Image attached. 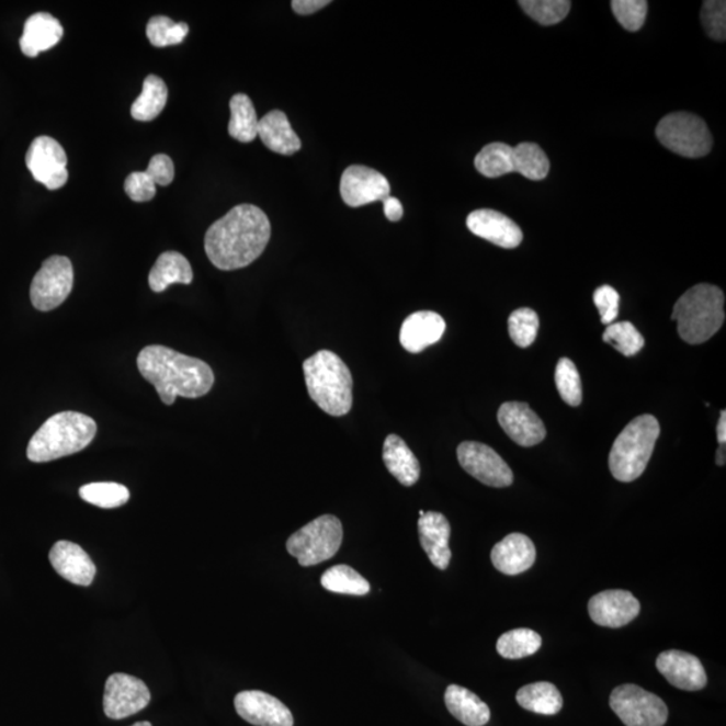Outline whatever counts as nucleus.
<instances>
[{"instance_id":"obj_5","label":"nucleus","mask_w":726,"mask_h":726,"mask_svg":"<svg viewBox=\"0 0 726 726\" xmlns=\"http://www.w3.org/2000/svg\"><path fill=\"white\" fill-rule=\"evenodd\" d=\"M725 295L712 284H697L684 293L672 308L678 334L689 344H700L716 336L725 321Z\"/></svg>"},{"instance_id":"obj_2","label":"nucleus","mask_w":726,"mask_h":726,"mask_svg":"<svg viewBox=\"0 0 726 726\" xmlns=\"http://www.w3.org/2000/svg\"><path fill=\"white\" fill-rule=\"evenodd\" d=\"M138 368L166 406H172L177 397H204L214 385V373L206 362L160 344L140 351Z\"/></svg>"},{"instance_id":"obj_13","label":"nucleus","mask_w":726,"mask_h":726,"mask_svg":"<svg viewBox=\"0 0 726 726\" xmlns=\"http://www.w3.org/2000/svg\"><path fill=\"white\" fill-rule=\"evenodd\" d=\"M151 693L139 678L116 672L105 683L104 712L106 717L123 719L145 710Z\"/></svg>"},{"instance_id":"obj_41","label":"nucleus","mask_w":726,"mask_h":726,"mask_svg":"<svg viewBox=\"0 0 726 726\" xmlns=\"http://www.w3.org/2000/svg\"><path fill=\"white\" fill-rule=\"evenodd\" d=\"M555 378L557 390L563 400L570 407H579L582 401V386L575 363L569 359L559 360Z\"/></svg>"},{"instance_id":"obj_3","label":"nucleus","mask_w":726,"mask_h":726,"mask_svg":"<svg viewBox=\"0 0 726 726\" xmlns=\"http://www.w3.org/2000/svg\"><path fill=\"white\" fill-rule=\"evenodd\" d=\"M311 400L327 415L341 418L353 407V376L341 356L319 350L303 363Z\"/></svg>"},{"instance_id":"obj_9","label":"nucleus","mask_w":726,"mask_h":726,"mask_svg":"<svg viewBox=\"0 0 726 726\" xmlns=\"http://www.w3.org/2000/svg\"><path fill=\"white\" fill-rule=\"evenodd\" d=\"M610 706L626 726H663L669 717L665 702L636 684L615 688Z\"/></svg>"},{"instance_id":"obj_22","label":"nucleus","mask_w":726,"mask_h":726,"mask_svg":"<svg viewBox=\"0 0 726 726\" xmlns=\"http://www.w3.org/2000/svg\"><path fill=\"white\" fill-rule=\"evenodd\" d=\"M420 544L427 553L428 558L434 567L445 570L451 561L450 537L451 525L442 513L428 511L420 517L419 523Z\"/></svg>"},{"instance_id":"obj_7","label":"nucleus","mask_w":726,"mask_h":726,"mask_svg":"<svg viewBox=\"0 0 726 726\" xmlns=\"http://www.w3.org/2000/svg\"><path fill=\"white\" fill-rule=\"evenodd\" d=\"M342 541V522L336 515L326 514L291 535L287 551L302 567H314L334 557Z\"/></svg>"},{"instance_id":"obj_34","label":"nucleus","mask_w":726,"mask_h":726,"mask_svg":"<svg viewBox=\"0 0 726 726\" xmlns=\"http://www.w3.org/2000/svg\"><path fill=\"white\" fill-rule=\"evenodd\" d=\"M320 582L327 591L334 593L363 597V594L371 591V585H368L365 577L356 572L355 569L348 567V565H336V567L326 570Z\"/></svg>"},{"instance_id":"obj_26","label":"nucleus","mask_w":726,"mask_h":726,"mask_svg":"<svg viewBox=\"0 0 726 726\" xmlns=\"http://www.w3.org/2000/svg\"><path fill=\"white\" fill-rule=\"evenodd\" d=\"M383 457L388 472L402 486L410 487L418 484L420 479L419 460L400 436L389 434L385 439Z\"/></svg>"},{"instance_id":"obj_17","label":"nucleus","mask_w":726,"mask_h":726,"mask_svg":"<svg viewBox=\"0 0 726 726\" xmlns=\"http://www.w3.org/2000/svg\"><path fill=\"white\" fill-rule=\"evenodd\" d=\"M502 430L521 447H533L546 438L544 421L525 402H504L498 410Z\"/></svg>"},{"instance_id":"obj_33","label":"nucleus","mask_w":726,"mask_h":726,"mask_svg":"<svg viewBox=\"0 0 726 726\" xmlns=\"http://www.w3.org/2000/svg\"><path fill=\"white\" fill-rule=\"evenodd\" d=\"M514 148V172L531 181H543L549 174L551 162L535 143H521Z\"/></svg>"},{"instance_id":"obj_6","label":"nucleus","mask_w":726,"mask_h":726,"mask_svg":"<svg viewBox=\"0 0 726 726\" xmlns=\"http://www.w3.org/2000/svg\"><path fill=\"white\" fill-rule=\"evenodd\" d=\"M659 433V422L651 415L638 416L624 427L610 452L612 476L624 484L638 479L651 460Z\"/></svg>"},{"instance_id":"obj_25","label":"nucleus","mask_w":726,"mask_h":726,"mask_svg":"<svg viewBox=\"0 0 726 726\" xmlns=\"http://www.w3.org/2000/svg\"><path fill=\"white\" fill-rule=\"evenodd\" d=\"M258 136L266 148L284 157H291L302 148L299 136L291 127L288 117L282 111H271L259 121Z\"/></svg>"},{"instance_id":"obj_40","label":"nucleus","mask_w":726,"mask_h":726,"mask_svg":"<svg viewBox=\"0 0 726 726\" xmlns=\"http://www.w3.org/2000/svg\"><path fill=\"white\" fill-rule=\"evenodd\" d=\"M540 329V318L532 308L517 309L509 318V334L518 348L526 349L534 343Z\"/></svg>"},{"instance_id":"obj_50","label":"nucleus","mask_w":726,"mask_h":726,"mask_svg":"<svg viewBox=\"0 0 726 726\" xmlns=\"http://www.w3.org/2000/svg\"><path fill=\"white\" fill-rule=\"evenodd\" d=\"M716 463L717 466H725V445H722V447L717 450Z\"/></svg>"},{"instance_id":"obj_52","label":"nucleus","mask_w":726,"mask_h":726,"mask_svg":"<svg viewBox=\"0 0 726 726\" xmlns=\"http://www.w3.org/2000/svg\"><path fill=\"white\" fill-rule=\"evenodd\" d=\"M419 514H420V517H422V515L426 514V511H424V510H420V513H419Z\"/></svg>"},{"instance_id":"obj_12","label":"nucleus","mask_w":726,"mask_h":726,"mask_svg":"<svg viewBox=\"0 0 726 726\" xmlns=\"http://www.w3.org/2000/svg\"><path fill=\"white\" fill-rule=\"evenodd\" d=\"M457 461L464 472L474 476L480 484L498 489L513 485V472L489 445L464 442L457 447Z\"/></svg>"},{"instance_id":"obj_14","label":"nucleus","mask_w":726,"mask_h":726,"mask_svg":"<svg viewBox=\"0 0 726 726\" xmlns=\"http://www.w3.org/2000/svg\"><path fill=\"white\" fill-rule=\"evenodd\" d=\"M341 195L348 206L361 207L388 198L390 184L377 170L360 165L350 166L341 178Z\"/></svg>"},{"instance_id":"obj_16","label":"nucleus","mask_w":726,"mask_h":726,"mask_svg":"<svg viewBox=\"0 0 726 726\" xmlns=\"http://www.w3.org/2000/svg\"><path fill=\"white\" fill-rule=\"evenodd\" d=\"M235 707L238 716L256 726H294V716L288 707L260 690L238 693Z\"/></svg>"},{"instance_id":"obj_51","label":"nucleus","mask_w":726,"mask_h":726,"mask_svg":"<svg viewBox=\"0 0 726 726\" xmlns=\"http://www.w3.org/2000/svg\"><path fill=\"white\" fill-rule=\"evenodd\" d=\"M131 726H152V725H151V723H148V722H140V723H136V724L131 725Z\"/></svg>"},{"instance_id":"obj_37","label":"nucleus","mask_w":726,"mask_h":726,"mask_svg":"<svg viewBox=\"0 0 726 726\" xmlns=\"http://www.w3.org/2000/svg\"><path fill=\"white\" fill-rule=\"evenodd\" d=\"M603 341L624 356L638 354L645 347V338L631 321H619L606 327Z\"/></svg>"},{"instance_id":"obj_23","label":"nucleus","mask_w":726,"mask_h":726,"mask_svg":"<svg viewBox=\"0 0 726 726\" xmlns=\"http://www.w3.org/2000/svg\"><path fill=\"white\" fill-rule=\"evenodd\" d=\"M445 320L433 311H419L404 320L400 343L409 353L418 354L438 343L444 336Z\"/></svg>"},{"instance_id":"obj_15","label":"nucleus","mask_w":726,"mask_h":726,"mask_svg":"<svg viewBox=\"0 0 726 726\" xmlns=\"http://www.w3.org/2000/svg\"><path fill=\"white\" fill-rule=\"evenodd\" d=\"M589 616L601 627L621 628L638 617L640 603L633 593L622 589L603 591L589 600Z\"/></svg>"},{"instance_id":"obj_48","label":"nucleus","mask_w":726,"mask_h":726,"mask_svg":"<svg viewBox=\"0 0 726 726\" xmlns=\"http://www.w3.org/2000/svg\"><path fill=\"white\" fill-rule=\"evenodd\" d=\"M383 204L385 217L388 218L390 223L400 222L404 216V207L401 202L395 198V196H388V198H386Z\"/></svg>"},{"instance_id":"obj_27","label":"nucleus","mask_w":726,"mask_h":726,"mask_svg":"<svg viewBox=\"0 0 726 726\" xmlns=\"http://www.w3.org/2000/svg\"><path fill=\"white\" fill-rule=\"evenodd\" d=\"M444 701L452 716L464 725L485 726L490 722V707L466 688L450 684Z\"/></svg>"},{"instance_id":"obj_35","label":"nucleus","mask_w":726,"mask_h":726,"mask_svg":"<svg viewBox=\"0 0 726 726\" xmlns=\"http://www.w3.org/2000/svg\"><path fill=\"white\" fill-rule=\"evenodd\" d=\"M543 645V639L533 629L515 628L504 633L497 642L499 656L506 659H521L534 656Z\"/></svg>"},{"instance_id":"obj_29","label":"nucleus","mask_w":726,"mask_h":726,"mask_svg":"<svg viewBox=\"0 0 726 726\" xmlns=\"http://www.w3.org/2000/svg\"><path fill=\"white\" fill-rule=\"evenodd\" d=\"M517 702L523 710L555 716L563 710V695L551 682H535L518 690Z\"/></svg>"},{"instance_id":"obj_46","label":"nucleus","mask_w":726,"mask_h":726,"mask_svg":"<svg viewBox=\"0 0 726 726\" xmlns=\"http://www.w3.org/2000/svg\"><path fill=\"white\" fill-rule=\"evenodd\" d=\"M146 172L151 177L155 184H159V186H169V184L174 181L175 177L174 162H172L168 155H154L150 163H148Z\"/></svg>"},{"instance_id":"obj_39","label":"nucleus","mask_w":726,"mask_h":726,"mask_svg":"<svg viewBox=\"0 0 726 726\" xmlns=\"http://www.w3.org/2000/svg\"><path fill=\"white\" fill-rule=\"evenodd\" d=\"M518 4L532 20L544 26L564 21L572 5L568 0H521Z\"/></svg>"},{"instance_id":"obj_21","label":"nucleus","mask_w":726,"mask_h":726,"mask_svg":"<svg viewBox=\"0 0 726 726\" xmlns=\"http://www.w3.org/2000/svg\"><path fill=\"white\" fill-rule=\"evenodd\" d=\"M537 557L533 541L525 534L513 533L492 547L491 561L499 572L515 576L533 567Z\"/></svg>"},{"instance_id":"obj_38","label":"nucleus","mask_w":726,"mask_h":726,"mask_svg":"<svg viewBox=\"0 0 726 726\" xmlns=\"http://www.w3.org/2000/svg\"><path fill=\"white\" fill-rule=\"evenodd\" d=\"M188 23H175L163 15L152 16L148 21L147 37L155 47L180 45L188 37Z\"/></svg>"},{"instance_id":"obj_47","label":"nucleus","mask_w":726,"mask_h":726,"mask_svg":"<svg viewBox=\"0 0 726 726\" xmlns=\"http://www.w3.org/2000/svg\"><path fill=\"white\" fill-rule=\"evenodd\" d=\"M330 4V0H294L293 9L300 15H311Z\"/></svg>"},{"instance_id":"obj_10","label":"nucleus","mask_w":726,"mask_h":726,"mask_svg":"<svg viewBox=\"0 0 726 726\" xmlns=\"http://www.w3.org/2000/svg\"><path fill=\"white\" fill-rule=\"evenodd\" d=\"M75 272L65 256H52L35 273L30 299L38 311L47 313L63 305L73 290Z\"/></svg>"},{"instance_id":"obj_20","label":"nucleus","mask_w":726,"mask_h":726,"mask_svg":"<svg viewBox=\"0 0 726 726\" xmlns=\"http://www.w3.org/2000/svg\"><path fill=\"white\" fill-rule=\"evenodd\" d=\"M49 559L56 572L71 585L89 587L97 576V565L80 545L58 541L52 547Z\"/></svg>"},{"instance_id":"obj_28","label":"nucleus","mask_w":726,"mask_h":726,"mask_svg":"<svg viewBox=\"0 0 726 726\" xmlns=\"http://www.w3.org/2000/svg\"><path fill=\"white\" fill-rule=\"evenodd\" d=\"M193 268L189 260L180 252H165L159 256L148 276V284L154 293L160 294L171 284H192Z\"/></svg>"},{"instance_id":"obj_18","label":"nucleus","mask_w":726,"mask_h":726,"mask_svg":"<svg viewBox=\"0 0 726 726\" xmlns=\"http://www.w3.org/2000/svg\"><path fill=\"white\" fill-rule=\"evenodd\" d=\"M657 669L672 687L687 692H697L707 683L704 666L689 653L663 651L657 659Z\"/></svg>"},{"instance_id":"obj_11","label":"nucleus","mask_w":726,"mask_h":726,"mask_svg":"<svg viewBox=\"0 0 726 726\" xmlns=\"http://www.w3.org/2000/svg\"><path fill=\"white\" fill-rule=\"evenodd\" d=\"M26 166L35 181L46 189L58 190L68 182V157L61 145L50 136H38L30 145Z\"/></svg>"},{"instance_id":"obj_43","label":"nucleus","mask_w":726,"mask_h":726,"mask_svg":"<svg viewBox=\"0 0 726 726\" xmlns=\"http://www.w3.org/2000/svg\"><path fill=\"white\" fill-rule=\"evenodd\" d=\"M701 20L707 35L724 43L726 37V3L719 0H706L701 10Z\"/></svg>"},{"instance_id":"obj_49","label":"nucleus","mask_w":726,"mask_h":726,"mask_svg":"<svg viewBox=\"0 0 726 726\" xmlns=\"http://www.w3.org/2000/svg\"><path fill=\"white\" fill-rule=\"evenodd\" d=\"M717 440L718 443L725 445L726 443V412L723 410L722 416H719L718 426H717Z\"/></svg>"},{"instance_id":"obj_30","label":"nucleus","mask_w":726,"mask_h":726,"mask_svg":"<svg viewBox=\"0 0 726 726\" xmlns=\"http://www.w3.org/2000/svg\"><path fill=\"white\" fill-rule=\"evenodd\" d=\"M169 89L157 75L146 77L140 97L131 106V115L138 122H152L168 104Z\"/></svg>"},{"instance_id":"obj_24","label":"nucleus","mask_w":726,"mask_h":726,"mask_svg":"<svg viewBox=\"0 0 726 726\" xmlns=\"http://www.w3.org/2000/svg\"><path fill=\"white\" fill-rule=\"evenodd\" d=\"M64 35V27L57 18L47 13L33 14L25 22L20 46L23 55L35 58L41 53L55 47Z\"/></svg>"},{"instance_id":"obj_45","label":"nucleus","mask_w":726,"mask_h":726,"mask_svg":"<svg viewBox=\"0 0 726 726\" xmlns=\"http://www.w3.org/2000/svg\"><path fill=\"white\" fill-rule=\"evenodd\" d=\"M124 190L134 202H148L157 195V184L146 171H136L127 177Z\"/></svg>"},{"instance_id":"obj_32","label":"nucleus","mask_w":726,"mask_h":726,"mask_svg":"<svg viewBox=\"0 0 726 726\" xmlns=\"http://www.w3.org/2000/svg\"><path fill=\"white\" fill-rule=\"evenodd\" d=\"M475 168L486 178H499L514 172V148L506 143H490L476 155Z\"/></svg>"},{"instance_id":"obj_31","label":"nucleus","mask_w":726,"mask_h":726,"mask_svg":"<svg viewBox=\"0 0 726 726\" xmlns=\"http://www.w3.org/2000/svg\"><path fill=\"white\" fill-rule=\"evenodd\" d=\"M229 135L241 143H251L259 135V118L252 100L243 93H237L230 100Z\"/></svg>"},{"instance_id":"obj_36","label":"nucleus","mask_w":726,"mask_h":726,"mask_svg":"<svg viewBox=\"0 0 726 726\" xmlns=\"http://www.w3.org/2000/svg\"><path fill=\"white\" fill-rule=\"evenodd\" d=\"M80 497L98 508L116 509L128 502L129 490L126 486L112 484V481H100V484L82 486Z\"/></svg>"},{"instance_id":"obj_1","label":"nucleus","mask_w":726,"mask_h":726,"mask_svg":"<svg viewBox=\"0 0 726 726\" xmlns=\"http://www.w3.org/2000/svg\"><path fill=\"white\" fill-rule=\"evenodd\" d=\"M271 240V223L260 207L242 204L234 207L206 231L205 252L222 271L251 265Z\"/></svg>"},{"instance_id":"obj_42","label":"nucleus","mask_w":726,"mask_h":726,"mask_svg":"<svg viewBox=\"0 0 726 726\" xmlns=\"http://www.w3.org/2000/svg\"><path fill=\"white\" fill-rule=\"evenodd\" d=\"M612 13L628 32H638L645 25L648 3L645 0H614Z\"/></svg>"},{"instance_id":"obj_44","label":"nucleus","mask_w":726,"mask_h":726,"mask_svg":"<svg viewBox=\"0 0 726 726\" xmlns=\"http://www.w3.org/2000/svg\"><path fill=\"white\" fill-rule=\"evenodd\" d=\"M594 306L599 309L601 324L610 326L619 315L621 296L611 285H601L593 294Z\"/></svg>"},{"instance_id":"obj_19","label":"nucleus","mask_w":726,"mask_h":726,"mask_svg":"<svg viewBox=\"0 0 726 726\" xmlns=\"http://www.w3.org/2000/svg\"><path fill=\"white\" fill-rule=\"evenodd\" d=\"M467 228L494 246L514 249L521 246L523 234L513 219L491 209L475 211L467 217Z\"/></svg>"},{"instance_id":"obj_4","label":"nucleus","mask_w":726,"mask_h":726,"mask_svg":"<svg viewBox=\"0 0 726 726\" xmlns=\"http://www.w3.org/2000/svg\"><path fill=\"white\" fill-rule=\"evenodd\" d=\"M98 424L79 412H61L44 422L27 445V460L47 463L77 454L93 442Z\"/></svg>"},{"instance_id":"obj_8","label":"nucleus","mask_w":726,"mask_h":726,"mask_svg":"<svg viewBox=\"0 0 726 726\" xmlns=\"http://www.w3.org/2000/svg\"><path fill=\"white\" fill-rule=\"evenodd\" d=\"M656 134L668 150L684 158H702L712 150L711 131L693 113H670L659 122Z\"/></svg>"}]
</instances>
